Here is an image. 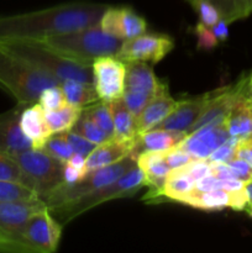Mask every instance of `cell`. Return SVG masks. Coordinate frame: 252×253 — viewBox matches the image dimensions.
<instances>
[{
    "label": "cell",
    "instance_id": "42",
    "mask_svg": "<svg viewBox=\"0 0 252 253\" xmlns=\"http://www.w3.org/2000/svg\"><path fill=\"white\" fill-rule=\"evenodd\" d=\"M235 156H236V158L247 162L252 167V137L239 140Z\"/></svg>",
    "mask_w": 252,
    "mask_h": 253
},
{
    "label": "cell",
    "instance_id": "35",
    "mask_svg": "<svg viewBox=\"0 0 252 253\" xmlns=\"http://www.w3.org/2000/svg\"><path fill=\"white\" fill-rule=\"evenodd\" d=\"M37 103L41 105V108L44 111H53L58 110V109L64 108L67 105V99L64 96L63 89H62L61 84L58 85H52L44 89L40 95L39 101Z\"/></svg>",
    "mask_w": 252,
    "mask_h": 253
},
{
    "label": "cell",
    "instance_id": "37",
    "mask_svg": "<svg viewBox=\"0 0 252 253\" xmlns=\"http://www.w3.org/2000/svg\"><path fill=\"white\" fill-rule=\"evenodd\" d=\"M194 9L197 10L198 14H199L200 22L205 26L210 27L211 29L217 21H219L221 17H220V12L216 7L214 6V4L209 1V0H202L200 2H198L194 6Z\"/></svg>",
    "mask_w": 252,
    "mask_h": 253
},
{
    "label": "cell",
    "instance_id": "33",
    "mask_svg": "<svg viewBox=\"0 0 252 253\" xmlns=\"http://www.w3.org/2000/svg\"><path fill=\"white\" fill-rule=\"evenodd\" d=\"M73 130L78 132L79 135L83 136V137H85L86 140L90 141V142L95 143V145H100V143L105 142L106 140L111 138L89 118V115L84 110L82 111L81 118L77 121Z\"/></svg>",
    "mask_w": 252,
    "mask_h": 253
},
{
    "label": "cell",
    "instance_id": "41",
    "mask_svg": "<svg viewBox=\"0 0 252 253\" xmlns=\"http://www.w3.org/2000/svg\"><path fill=\"white\" fill-rule=\"evenodd\" d=\"M227 165L234 170V174L236 179L242 180V182H247V180H250L252 178V167L249 163L245 162V161L235 157Z\"/></svg>",
    "mask_w": 252,
    "mask_h": 253
},
{
    "label": "cell",
    "instance_id": "30",
    "mask_svg": "<svg viewBox=\"0 0 252 253\" xmlns=\"http://www.w3.org/2000/svg\"><path fill=\"white\" fill-rule=\"evenodd\" d=\"M219 10L220 17L231 24L252 14V0H209Z\"/></svg>",
    "mask_w": 252,
    "mask_h": 253
},
{
    "label": "cell",
    "instance_id": "44",
    "mask_svg": "<svg viewBox=\"0 0 252 253\" xmlns=\"http://www.w3.org/2000/svg\"><path fill=\"white\" fill-rule=\"evenodd\" d=\"M86 174H83L81 170L76 169L74 167L69 165L63 166V182L67 184H74V183H78L85 177Z\"/></svg>",
    "mask_w": 252,
    "mask_h": 253
},
{
    "label": "cell",
    "instance_id": "2",
    "mask_svg": "<svg viewBox=\"0 0 252 253\" xmlns=\"http://www.w3.org/2000/svg\"><path fill=\"white\" fill-rule=\"evenodd\" d=\"M0 48L31 62L61 82L76 79L93 84V69L90 64L68 58L42 41L26 39L0 40Z\"/></svg>",
    "mask_w": 252,
    "mask_h": 253
},
{
    "label": "cell",
    "instance_id": "29",
    "mask_svg": "<svg viewBox=\"0 0 252 253\" xmlns=\"http://www.w3.org/2000/svg\"><path fill=\"white\" fill-rule=\"evenodd\" d=\"M0 179L20 183V184L31 188L37 193L36 183L34 182V179L22 169L21 166L11 155L2 152V151H0Z\"/></svg>",
    "mask_w": 252,
    "mask_h": 253
},
{
    "label": "cell",
    "instance_id": "12",
    "mask_svg": "<svg viewBox=\"0 0 252 253\" xmlns=\"http://www.w3.org/2000/svg\"><path fill=\"white\" fill-rule=\"evenodd\" d=\"M174 47V42L167 35L142 34L132 39L124 40L115 57L123 62H157L162 61Z\"/></svg>",
    "mask_w": 252,
    "mask_h": 253
},
{
    "label": "cell",
    "instance_id": "40",
    "mask_svg": "<svg viewBox=\"0 0 252 253\" xmlns=\"http://www.w3.org/2000/svg\"><path fill=\"white\" fill-rule=\"evenodd\" d=\"M165 160L167 165L170 167V169H174V168L182 167V166H185L187 163L192 162L195 158L190 156L188 152H185L184 150L178 147V146H174V147L165 151Z\"/></svg>",
    "mask_w": 252,
    "mask_h": 253
},
{
    "label": "cell",
    "instance_id": "8",
    "mask_svg": "<svg viewBox=\"0 0 252 253\" xmlns=\"http://www.w3.org/2000/svg\"><path fill=\"white\" fill-rule=\"evenodd\" d=\"M168 86L156 77L147 62H126L125 90L123 99L128 110L137 118L145 106Z\"/></svg>",
    "mask_w": 252,
    "mask_h": 253
},
{
    "label": "cell",
    "instance_id": "9",
    "mask_svg": "<svg viewBox=\"0 0 252 253\" xmlns=\"http://www.w3.org/2000/svg\"><path fill=\"white\" fill-rule=\"evenodd\" d=\"M12 157L36 183L41 198L63 182V165L43 148H30Z\"/></svg>",
    "mask_w": 252,
    "mask_h": 253
},
{
    "label": "cell",
    "instance_id": "4",
    "mask_svg": "<svg viewBox=\"0 0 252 253\" xmlns=\"http://www.w3.org/2000/svg\"><path fill=\"white\" fill-rule=\"evenodd\" d=\"M59 53L85 64H93L94 59L103 56H115L120 49L123 40L104 32L99 25L48 37L42 40Z\"/></svg>",
    "mask_w": 252,
    "mask_h": 253
},
{
    "label": "cell",
    "instance_id": "27",
    "mask_svg": "<svg viewBox=\"0 0 252 253\" xmlns=\"http://www.w3.org/2000/svg\"><path fill=\"white\" fill-rule=\"evenodd\" d=\"M61 86L63 89L67 103L77 108L84 109L100 100L91 83H85L76 79H66L62 82Z\"/></svg>",
    "mask_w": 252,
    "mask_h": 253
},
{
    "label": "cell",
    "instance_id": "6",
    "mask_svg": "<svg viewBox=\"0 0 252 253\" xmlns=\"http://www.w3.org/2000/svg\"><path fill=\"white\" fill-rule=\"evenodd\" d=\"M62 225L48 209L39 212L21 230L1 234L2 247L25 252L52 253L61 240Z\"/></svg>",
    "mask_w": 252,
    "mask_h": 253
},
{
    "label": "cell",
    "instance_id": "32",
    "mask_svg": "<svg viewBox=\"0 0 252 253\" xmlns=\"http://www.w3.org/2000/svg\"><path fill=\"white\" fill-rule=\"evenodd\" d=\"M41 198L34 189L16 182L0 179V202L30 200Z\"/></svg>",
    "mask_w": 252,
    "mask_h": 253
},
{
    "label": "cell",
    "instance_id": "15",
    "mask_svg": "<svg viewBox=\"0 0 252 253\" xmlns=\"http://www.w3.org/2000/svg\"><path fill=\"white\" fill-rule=\"evenodd\" d=\"M48 209L42 198L15 202H0V234L21 230L30 219Z\"/></svg>",
    "mask_w": 252,
    "mask_h": 253
},
{
    "label": "cell",
    "instance_id": "21",
    "mask_svg": "<svg viewBox=\"0 0 252 253\" xmlns=\"http://www.w3.org/2000/svg\"><path fill=\"white\" fill-rule=\"evenodd\" d=\"M178 105V100L173 99L168 93V88L156 95L147 105L145 106L140 115L136 118L138 135L152 130L160 123H162Z\"/></svg>",
    "mask_w": 252,
    "mask_h": 253
},
{
    "label": "cell",
    "instance_id": "43",
    "mask_svg": "<svg viewBox=\"0 0 252 253\" xmlns=\"http://www.w3.org/2000/svg\"><path fill=\"white\" fill-rule=\"evenodd\" d=\"M210 170L211 175L219 179H236L234 170L227 163H210Z\"/></svg>",
    "mask_w": 252,
    "mask_h": 253
},
{
    "label": "cell",
    "instance_id": "17",
    "mask_svg": "<svg viewBox=\"0 0 252 253\" xmlns=\"http://www.w3.org/2000/svg\"><path fill=\"white\" fill-rule=\"evenodd\" d=\"M25 106L19 105L12 110L0 114V151L16 156L32 148V143L24 135L20 126V115Z\"/></svg>",
    "mask_w": 252,
    "mask_h": 253
},
{
    "label": "cell",
    "instance_id": "3",
    "mask_svg": "<svg viewBox=\"0 0 252 253\" xmlns=\"http://www.w3.org/2000/svg\"><path fill=\"white\" fill-rule=\"evenodd\" d=\"M61 83L31 62L0 48V85L16 99L19 105L37 103L44 89Z\"/></svg>",
    "mask_w": 252,
    "mask_h": 253
},
{
    "label": "cell",
    "instance_id": "47",
    "mask_svg": "<svg viewBox=\"0 0 252 253\" xmlns=\"http://www.w3.org/2000/svg\"><path fill=\"white\" fill-rule=\"evenodd\" d=\"M245 192H246V195L247 198H249V207L250 205H252V178L250 180H247V182H245Z\"/></svg>",
    "mask_w": 252,
    "mask_h": 253
},
{
    "label": "cell",
    "instance_id": "24",
    "mask_svg": "<svg viewBox=\"0 0 252 253\" xmlns=\"http://www.w3.org/2000/svg\"><path fill=\"white\" fill-rule=\"evenodd\" d=\"M109 106L114 121V131H115L114 137L125 141L137 140L140 135L136 125V116H133V114L128 110L124 99L119 98L109 101Z\"/></svg>",
    "mask_w": 252,
    "mask_h": 253
},
{
    "label": "cell",
    "instance_id": "34",
    "mask_svg": "<svg viewBox=\"0 0 252 253\" xmlns=\"http://www.w3.org/2000/svg\"><path fill=\"white\" fill-rule=\"evenodd\" d=\"M43 150L46 151L48 155H51L52 157L56 158L57 161H59L63 166L68 162V160L74 153L71 145H69L68 140H67L66 132L57 133V135L54 133V135H52L51 137L47 140V142L44 143Z\"/></svg>",
    "mask_w": 252,
    "mask_h": 253
},
{
    "label": "cell",
    "instance_id": "5",
    "mask_svg": "<svg viewBox=\"0 0 252 253\" xmlns=\"http://www.w3.org/2000/svg\"><path fill=\"white\" fill-rule=\"evenodd\" d=\"M145 185V177H143L142 170L136 165L115 182L48 210L59 224L66 225L77 216L101 203L120 199V198L133 197Z\"/></svg>",
    "mask_w": 252,
    "mask_h": 253
},
{
    "label": "cell",
    "instance_id": "22",
    "mask_svg": "<svg viewBox=\"0 0 252 253\" xmlns=\"http://www.w3.org/2000/svg\"><path fill=\"white\" fill-rule=\"evenodd\" d=\"M225 125L231 137L239 140L252 137V96L249 91L232 106L225 119Z\"/></svg>",
    "mask_w": 252,
    "mask_h": 253
},
{
    "label": "cell",
    "instance_id": "25",
    "mask_svg": "<svg viewBox=\"0 0 252 253\" xmlns=\"http://www.w3.org/2000/svg\"><path fill=\"white\" fill-rule=\"evenodd\" d=\"M195 179L189 174L185 166L170 169L165 184L161 188L158 197H165L166 199L174 200L180 203L183 198L187 197L195 185Z\"/></svg>",
    "mask_w": 252,
    "mask_h": 253
},
{
    "label": "cell",
    "instance_id": "18",
    "mask_svg": "<svg viewBox=\"0 0 252 253\" xmlns=\"http://www.w3.org/2000/svg\"><path fill=\"white\" fill-rule=\"evenodd\" d=\"M136 163L142 170L145 184L150 187V192L143 199H156L165 184L168 173L170 172V167L165 160V151H142L136 157Z\"/></svg>",
    "mask_w": 252,
    "mask_h": 253
},
{
    "label": "cell",
    "instance_id": "10",
    "mask_svg": "<svg viewBox=\"0 0 252 253\" xmlns=\"http://www.w3.org/2000/svg\"><path fill=\"white\" fill-rule=\"evenodd\" d=\"M247 91H249V74H244L236 83L231 85L222 86L216 90L210 91V96L204 109L197 121L189 128L188 133L199 130L209 124L225 123V119L229 115L232 106Z\"/></svg>",
    "mask_w": 252,
    "mask_h": 253
},
{
    "label": "cell",
    "instance_id": "31",
    "mask_svg": "<svg viewBox=\"0 0 252 253\" xmlns=\"http://www.w3.org/2000/svg\"><path fill=\"white\" fill-rule=\"evenodd\" d=\"M89 118L109 136V137H114L115 136V131H114V121L113 116H111L110 106H109L108 101L98 100L96 103L91 104V105L86 106L83 109Z\"/></svg>",
    "mask_w": 252,
    "mask_h": 253
},
{
    "label": "cell",
    "instance_id": "38",
    "mask_svg": "<svg viewBox=\"0 0 252 253\" xmlns=\"http://www.w3.org/2000/svg\"><path fill=\"white\" fill-rule=\"evenodd\" d=\"M66 136H67V140H68L69 145H71L72 150H73V152L84 156V157H86V156H88L89 153H90L91 151L96 147L95 143H93V142H90L89 140H86L85 137H83L82 135H79V133L76 132L74 130H71V131H68V132H66Z\"/></svg>",
    "mask_w": 252,
    "mask_h": 253
},
{
    "label": "cell",
    "instance_id": "49",
    "mask_svg": "<svg viewBox=\"0 0 252 253\" xmlns=\"http://www.w3.org/2000/svg\"><path fill=\"white\" fill-rule=\"evenodd\" d=\"M250 215L252 216V205H250Z\"/></svg>",
    "mask_w": 252,
    "mask_h": 253
},
{
    "label": "cell",
    "instance_id": "46",
    "mask_svg": "<svg viewBox=\"0 0 252 253\" xmlns=\"http://www.w3.org/2000/svg\"><path fill=\"white\" fill-rule=\"evenodd\" d=\"M66 165H69L72 166V167L76 168V169L81 170L83 174H86V173H88V170H86V166H85V157L82 155H78V153H73Z\"/></svg>",
    "mask_w": 252,
    "mask_h": 253
},
{
    "label": "cell",
    "instance_id": "7",
    "mask_svg": "<svg viewBox=\"0 0 252 253\" xmlns=\"http://www.w3.org/2000/svg\"><path fill=\"white\" fill-rule=\"evenodd\" d=\"M136 165H137L136 163V156L130 155L128 157L120 161V162L90 170L78 183L67 184V183L62 182L61 184L53 188L51 192L47 193L42 199L47 204V208L52 209V208L58 207V205L63 204V203L77 199V198L82 197V195L88 194V193L93 192V190L99 189V188L105 187V185L115 182L116 179H119L121 175L125 174L130 168L135 167Z\"/></svg>",
    "mask_w": 252,
    "mask_h": 253
},
{
    "label": "cell",
    "instance_id": "28",
    "mask_svg": "<svg viewBox=\"0 0 252 253\" xmlns=\"http://www.w3.org/2000/svg\"><path fill=\"white\" fill-rule=\"evenodd\" d=\"M83 109L67 104L64 108L53 111H44L46 121L52 135L61 132H68L73 130L77 121L79 120Z\"/></svg>",
    "mask_w": 252,
    "mask_h": 253
},
{
    "label": "cell",
    "instance_id": "39",
    "mask_svg": "<svg viewBox=\"0 0 252 253\" xmlns=\"http://www.w3.org/2000/svg\"><path fill=\"white\" fill-rule=\"evenodd\" d=\"M195 34H197V46L198 49H204V51H208V49H211L214 47L217 46L219 43V40L216 39V36L214 35L212 30L210 27L205 26L202 22L195 26Z\"/></svg>",
    "mask_w": 252,
    "mask_h": 253
},
{
    "label": "cell",
    "instance_id": "45",
    "mask_svg": "<svg viewBox=\"0 0 252 253\" xmlns=\"http://www.w3.org/2000/svg\"><path fill=\"white\" fill-rule=\"evenodd\" d=\"M211 30L212 32H214L215 36H216V39L219 40V42L225 41V40L227 39V36H229V24L222 19H220L219 21L211 27Z\"/></svg>",
    "mask_w": 252,
    "mask_h": 253
},
{
    "label": "cell",
    "instance_id": "48",
    "mask_svg": "<svg viewBox=\"0 0 252 253\" xmlns=\"http://www.w3.org/2000/svg\"><path fill=\"white\" fill-rule=\"evenodd\" d=\"M249 93L252 96V71L249 73Z\"/></svg>",
    "mask_w": 252,
    "mask_h": 253
},
{
    "label": "cell",
    "instance_id": "1",
    "mask_svg": "<svg viewBox=\"0 0 252 253\" xmlns=\"http://www.w3.org/2000/svg\"><path fill=\"white\" fill-rule=\"evenodd\" d=\"M105 4L74 1L26 14L0 17V40L26 39L42 41L48 37L95 26L100 22Z\"/></svg>",
    "mask_w": 252,
    "mask_h": 253
},
{
    "label": "cell",
    "instance_id": "13",
    "mask_svg": "<svg viewBox=\"0 0 252 253\" xmlns=\"http://www.w3.org/2000/svg\"><path fill=\"white\" fill-rule=\"evenodd\" d=\"M99 26L104 32L123 41L145 34L147 29L145 20L127 6H109L104 11Z\"/></svg>",
    "mask_w": 252,
    "mask_h": 253
},
{
    "label": "cell",
    "instance_id": "16",
    "mask_svg": "<svg viewBox=\"0 0 252 253\" xmlns=\"http://www.w3.org/2000/svg\"><path fill=\"white\" fill-rule=\"evenodd\" d=\"M138 141L137 140H119L116 137H111L106 140L105 142L96 145V147L85 157L86 170L96 169V168L106 167V166L114 165L116 162H120L124 158L128 157L130 155H135L137 157Z\"/></svg>",
    "mask_w": 252,
    "mask_h": 253
},
{
    "label": "cell",
    "instance_id": "26",
    "mask_svg": "<svg viewBox=\"0 0 252 253\" xmlns=\"http://www.w3.org/2000/svg\"><path fill=\"white\" fill-rule=\"evenodd\" d=\"M187 136V133L183 131L174 130H165V128H152L147 132L142 133L140 136L137 150L136 153H140L145 150L153 151H166L177 146L183 138Z\"/></svg>",
    "mask_w": 252,
    "mask_h": 253
},
{
    "label": "cell",
    "instance_id": "11",
    "mask_svg": "<svg viewBox=\"0 0 252 253\" xmlns=\"http://www.w3.org/2000/svg\"><path fill=\"white\" fill-rule=\"evenodd\" d=\"M93 85L99 99L113 101L123 98L125 90L126 63L115 56H103L94 59Z\"/></svg>",
    "mask_w": 252,
    "mask_h": 253
},
{
    "label": "cell",
    "instance_id": "14",
    "mask_svg": "<svg viewBox=\"0 0 252 253\" xmlns=\"http://www.w3.org/2000/svg\"><path fill=\"white\" fill-rule=\"evenodd\" d=\"M231 137L225 123L209 124L197 131L188 133L178 147L184 150L194 158L207 160L220 145Z\"/></svg>",
    "mask_w": 252,
    "mask_h": 253
},
{
    "label": "cell",
    "instance_id": "23",
    "mask_svg": "<svg viewBox=\"0 0 252 253\" xmlns=\"http://www.w3.org/2000/svg\"><path fill=\"white\" fill-rule=\"evenodd\" d=\"M232 192L234 190L214 189L209 192H197L193 189L180 202V204L189 205L200 210L219 211L225 208H232Z\"/></svg>",
    "mask_w": 252,
    "mask_h": 253
},
{
    "label": "cell",
    "instance_id": "36",
    "mask_svg": "<svg viewBox=\"0 0 252 253\" xmlns=\"http://www.w3.org/2000/svg\"><path fill=\"white\" fill-rule=\"evenodd\" d=\"M237 142H239V138L230 137L222 145H220L207 160L210 163H229L236 157L235 155H236Z\"/></svg>",
    "mask_w": 252,
    "mask_h": 253
},
{
    "label": "cell",
    "instance_id": "20",
    "mask_svg": "<svg viewBox=\"0 0 252 253\" xmlns=\"http://www.w3.org/2000/svg\"><path fill=\"white\" fill-rule=\"evenodd\" d=\"M20 126L24 135L31 141L32 148L36 150L43 148L44 143L52 136L44 116V110L39 103L31 104L22 109L20 115Z\"/></svg>",
    "mask_w": 252,
    "mask_h": 253
},
{
    "label": "cell",
    "instance_id": "19",
    "mask_svg": "<svg viewBox=\"0 0 252 253\" xmlns=\"http://www.w3.org/2000/svg\"><path fill=\"white\" fill-rule=\"evenodd\" d=\"M209 96L210 91L209 93L202 94L199 96H195V98L178 100V105L175 106L174 110L162 123L158 124L156 127L165 128V130L183 131V132L188 133V131L192 127L193 124L199 118L200 113L204 109Z\"/></svg>",
    "mask_w": 252,
    "mask_h": 253
}]
</instances>
